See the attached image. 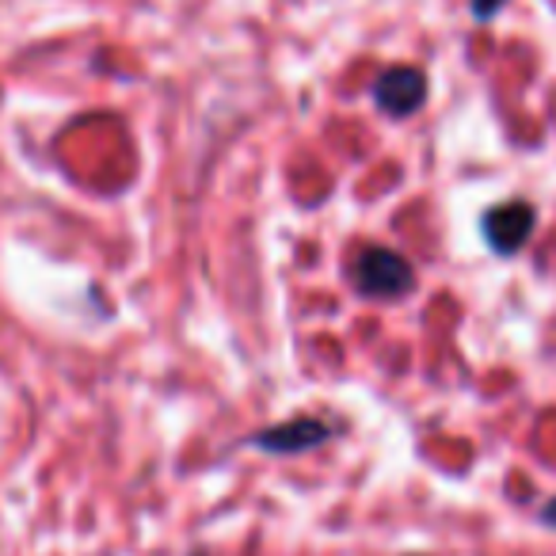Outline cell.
I'll return each instance as SVG.
<instances>
[{"mask_svg": "<svg viewBox=\"0 0 556 556\" xmlns=\"http://www.w3.org/2000/svg\"><path fill=\"white\" fill-rule=\"evenodd\" d=\"M351 278H355L358 294L370 298V302H396V298L416 290V267L386 244L358 248Z\"/></svg>", "mask_w": 556, "mask_h": 556, "instance_id": "obj_1", "label": "cell"}, {"mask_svg": "<svg viewBox=\"0 0 556 556\" xmlns=\"http://www.w3.org/2000/svg\"><path fill=\"white\" fill-rule=\"evenodd\" d=\"M533 229H538V210L522 199L488 206L484 217H480V232H484L488 248L495 255H518L526 240L533 237Z\"/></svg>", "mask_w": 556, "mask_h": 556, "instance_id": "obj_2", "label": "cell"}, {"mask_svg": "<svg viewBox=\"0 0 556 556\" xmlns=\"http://www.w3.org/2000/svg\"><path fill=\"white\" fill-rule=\"evenodd\" d=\"M332 439V424L317 416H294L287 424H270L263 431H255L248 439V446L255 450H267V454H278V457H290V454H305V450H317Z\"/></svg>", "mask_w": 556, "mask_h": 556, "instance_id": "obj_3", "label": "cell"}, {"mask_svg": "<svg viewBox=\"0 0 556 556\" xmlns=\"http://www.w3.org/2000/svg\"><path fill=\"white\" fill-rule=\"evenodd\" d=\"M427 100V73L416 65H393L374 80V103L389 118H412Z\"/></svg>", "mask_w": 556, "mask_h": 556, "instance_id": "obj_4", "label": "cell"}, {"mask_svg": "<svg viewBox=\"0 0 556 556\" xmlns=\"http://www.w3.org/2000/svg\"><path fill=\"white\" fill-rule=\"evenodd\" d=\"M507 4V0H469V12H472V20H492V16H500V9Z\"/></svg>", "mask_w": 556, "mask_h": 556, "instance_id": "obj_5", "label": "cell"}, {"mask_svg": "<svg viewBox=\"0 0 556 556\" xmlns=\"http://www.w3.org/2000/svg\"><path fill=\"white\" fill-rule=\"evenodd\" d=\"M541 522H545V526H553V530H556V495L545 503V507H541Z\"/></svg>", "mask_w": 556, "mask_h": 556, "instance_id": "obj_6", "label": "cell"}, {"mask_svg": "<svg viewBox=\"0 0 556 556\" xmlns=\"http://www.w3.org/2000/svg\"><path fill=\"white\" fill-rule=\"evenodd\" d=\"M191 556H206V553H191Z\"/></svg>", "mask_w": 556, "mask_h": 556, "instance_id": "obj_7", "label": "cell"}]
</instances>
